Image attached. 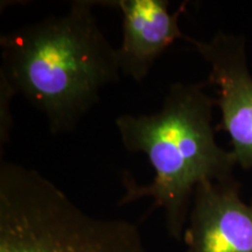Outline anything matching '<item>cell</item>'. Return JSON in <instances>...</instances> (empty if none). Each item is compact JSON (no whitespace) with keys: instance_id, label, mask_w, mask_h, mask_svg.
Wrapping results in <instances>:
<instances>
[{"instance_id":"6da1fadb","label":"cell","mask_w":252,"mask_h":252,"mask_svg":"<svg viewBox=\"0 0 252 252\" xmlns=\"http://www.w3.org/2000/svg\"><path fill=\"white\" fill-rule=\"evenodd\" d=\"M98 1H72L67 13L0 36V78L46 116L53 134L72 132L100 91L121 77L117 49L97 24Z\"/></svg>"},{"instance_id":"7a4b0ae2","label":"cell","mask_w":252,"mask_h":252,"mask_svg":"<svg viewBox=\"0 0 252 252\" xmlns=\"http://www.w3.org/2000/svg\"><path fill=\"white\" fill-rule=\"evenodd\" d=\"M208 82L174 83L161 109L152 115H122L116 126L128 152L144 153L154 171L149 185H139L128 172L123 174L125 191L118 206L143 197L153 201L150 212L161 208L166 228L182 241L195 189L204 181L234 180L235 158L216 143L213 110L216 98L206 93Z\"/></svg>"},{"instance_id":"3957f363","label":"cell","mask_w":252,"mask_h":252,"mask_svg":"<svg viewBox=\"0 0 252 252\" xmlns=\"http://www.w3.org/2000/svg\"><path fill=\"white\" fill-rule=\"evenodd\" d=\"M0 252H147L134 223L81 209L35 169L0 163Z\"/></svg>"},{"instance_id":"277c9868","label":"cell","mask_w":252,"mask_h":252,"mask_svg":"<svg viewBox=\"0 0 252 252\" xmlns=\"http://www.w3.org/2000/svg\"><path fill=\"white\" fill-rule=\"evenodd\" d=\"M210 65L208 84L217 89L220 122L216 131L229 134L236 165L252 169V75L243 36L217 32L204 41L186 40Z\"/></svg>"},{"instance_id":"5b68a950","label":"cell","mask_w":252,"mask_h":252,"mask_svg":"<svg viewBox=\"0 0 252 252\" xmlns=\"http://www.w3.org/2000/svg\"><path fill=\"white\" fill-rule=\"evenodd\" d=\"M182 242L186 252H252V203L235 179L197 186Z\"/></svg>"},{"instance_id":"8992f818","label":"cell","mask_w":252,"mask_h":252,"mask_svg":"<svg viewBox=\"0 0 252 252\" xmlns=\"http://www.w3.org/2000/svg\"><path fill=\"white\" fill-rule=\"evenodd\" d=\"M118 8L123 15V40L117 48L122 74L143 82L165 50L187 35L179 26L185 12L184 2L174 13L168 11V0H116L103 1Z\"/></svg>"},{"instance_id":"52a82bcc","label":"cell","mask_w":252,"mask_h":252,"mask_svg":"<svg viewBox=\"0 0 252 252\" xmlns=\"http://www.w3.org/2000/svg\"><path fill=\"white\" fill-rule=\"evenodd\" d=\"M14 94L11 87L0 78V149H1V154L4 146L8 143L12 126H13V118L11 117V112H9V102Z\"/></svg>"}]
</instances>
